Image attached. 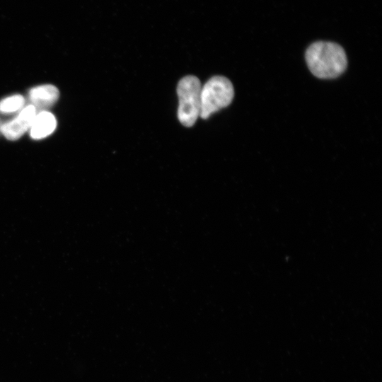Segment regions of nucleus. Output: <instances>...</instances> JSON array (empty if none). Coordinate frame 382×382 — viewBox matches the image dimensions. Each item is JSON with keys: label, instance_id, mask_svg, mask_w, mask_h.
<instances>
[{"label": "nucleus", "instance_id": "obj_1", "mask_svg": "<svg viewBox=\"0 0 382 382\" xmlns=\"http://www.w3.org/2000/svg\"><path fill=\"white\" fill-rule=\"evenodd\" d=\"M308 67L313 75L320 79H332L346 69L347 60L345 50L331 42H316L306 52Z\"/></svg>", "mask_w": 382, "mask_h": 382}, {"label": "nucleus", "instance_id": "obj_6", "mask_svg": "<svg viewBox=\"0 0 382 382\" xmlns=\"http://www.w3.org/2000/svg\"><path fill=\"white\" fill-rule=\"evenodd\" d=\"M56 127L57 120L53 114L48 111L37 112L29 129L30 136L33 139H44L50 135Z\"/></svg>", "mask_w": 382, "mask_h": 382}, {"label": "nucleus", "instance_id": "obj_3", "mask_svg": "<svg viewBox=\"0 0 382 382\" xmlns=\"http://www.w3.org/2000/svg\"><path fill=\"white\" fill-rule=\"evenodd\" d=\"M233 96V85L227 78L221 76L212 77L202 86L199 117L207 119L226 108L231 103Z\"/></svg>", "mask_w": 382, "mask_h": 382}, {"label": "nucleus", "instance_id": "obj_2", "mask_svg": "<svg viewBox=\"0 0 382 382\" xmlns=\"http://www.w3.org/2000/svg\"><path fill=\"white\" fill-rule=\"evenodd\" d=\"M201 89V83L195 76H186L178 82V117L185 127H192L200 115Z\"/></svg>", "mask_w": 382, "mask_h": 382}, {"label": "nucleus", "instance_id": "obj_7", "mask_svg": "<svg viewBox=\"0 0 382 382\" xmlns=\"http://www.w3.org/2000/svg\"><path fill=\"white\" fill-rule=\"evenodd\" d=\"M25 98L19 94L13 95L0 100V112L11 114L21 111L25 107Z\"/></svg>", "mask_w": 382, "mask_h": 382}, {"label": "nucleus", "instance_id": "obj_5", "mask_svg": "<svg viewBox=\"0 0 382 382\" xmlns=\"http://www.w3.org/2000/svg\"><path fill=\"white\" fill-rule=\"evenodd\" d=\"M59 92L51 84L40 85L32 88L28 92V98L37 112L47 111L58 100Z\"/></svg>", "mask_w": 382, "mask_h": 382}, {"label": "nucleus", "instance_id": "obj_4", "mask_svg": "<svg viewBox=\"0 0 382 382\" xmlns=\"http://www.w3.org/2000/svg\"><path fill=\"white\" fill-rule=\"evenodd\" d=\"M36 114L37 111L32 105L24 107L16 117L2 123L1 133L8 140L19 139L30 129Z\"/></svg>", "mask_w": 382, "mask_h": 382}, {"label": "nucleus", "instance_id": "obj_8", "mask_svg": "<svg viewBox=\"0 0 382 382\" xmlns=\"http://www.w3.org/2000/svg\"><path fill=\"white\" fill-rule=\"evenodd\" d=\"M1 125H2V123H1V121H0V133H1Z\"/></svg>", "mask_w": 382, "mask_h": 382}]
</instances>
